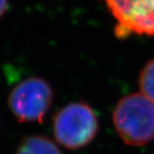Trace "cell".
Instances as JSON below:
<instances>
[{
  "instance_id": "2",
  "label": "cell",
  "mask_w": 154,
  "mask_h": 154,
  "mask_svg": "<svg viewBox=\"0 0 154 154\" xmlns=\"http://www.w3.org/2000/svg\"><path fill=\"white\" fill-rule=\"evenodd\" d=\"M55 140L67 149L77 150L89 145L99 129L94 110L83 102L69 103L53 117Z\"/></svg>"
},
{
  "instance_id": "4",
  "label": "cell",
  "mask_w": 154,
  "mask_h": 154,
  "mask_svg": "<svg viewBox=\"0 0 154 154\" xmlns=\"http://www.w3.org/2000/svg\"><path fill=\"white\" fill-rule=\"evenodd\" d=\"M114 17L115 35L154 36V0H102Z\"/></svg>"
},
{
  "instance_id": "1",
  "label": "cell",
  "mask_w": 154,
  "mask_h": 154,
  "mask_svg": "<svg viewBox=\"0 0 154 154\" xmlns=\"http://www.w3.org/2000/svg\"><path fill=\"white\" fill-rule=\"evenodd\" d=\"M112 121L125 144L146 145L154 139V102L140 92L126 95L116 103Z\"/></svg>"
},
{
  "instance_id": "7",
  "label": "cell",
  "mask_w": 154,
  "mask_h": 154,
  "mask_svg": "<svg viewBox=\"0 0 154 154\" xmlns=\"http://www.w3.org/2000/svg\"><path fill=\"white\" fill-rule=\"evenodd\" d=\"M8 7V0H0V18L3 16Z\"/></svg>"
},
{
  "instance_id": "6",
  "label": "cell",
  "mask_w": 154,
  "mask_h": 154,
  "mask_svg": "<svg viewBox=\"0 0 154 154\" xmlns=\"http://www.w3.org/2000/svg\"><path fill=\"white\" fill-rule=\"evenodd\" d=\"M138 86L140 93L154 102V59L149 60L140 71Z\"/></svg>"
},
{
  "instance_id": "5",
  "label": "cell",
  "mask_w": 154,
  "mask_h": 154,
  "mask_svg": "<svg viewBox=\"0 0 154 154\" xmlns=\"http://www.w3.org/2000/svg\"><path fill=\"white\" fill-rule=\"evenodd\" d=\"M15 154H61V151L50 138L30 135L21 140Z\"/></svg>"
},
{
  "instance_id": "3",
  "label": "cell",
  "mask_w": 154,
  "mask_h": 154,
  "mask_svg": "<svg viewBox=\"0 0 154 154\" xmlns=\"http://www.w3.org/2000/svg\"><path fill=\"white\" fill-rule=\"evenodd\" d=\"M53 101V90L46 80L28 77L14 86L8 106L19 122H42Z\"/></svg>"
}]
</instances>
